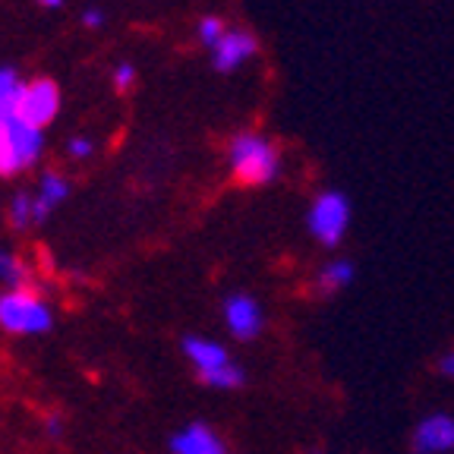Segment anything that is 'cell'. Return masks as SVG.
I'll return each mask as SVG.
<instances>
[{
  "label": "cell",
  "instance_id": "19",
  "mask_svg": "<svg viewBox=\"0 0 454 454\" xmlns=\"http://www.w3.org/2000/svg\"><path fill=\"white\" fill-rule=\"evenodd\" d=\"M67 149H70L73 158H79V161H82V158H89L95 152V142L89 139V136H76V139H70V145H67Z\"/></svg>",
  "mask_w": 454,
  "mask_h": 454
},
{
  "label": "cell",
  "instance_id": "9",
  "mask_svg": "<svg viewBox=\"0 0 454 454\" xmlns=\"http://www.w3.org/2000/svg\"><path fill=\"white\" fill-rule=\"evenodd\" d=\"M184 354H186V360L192 363V369L199 372V379L208 376V372H218V369L231 366L227 350L212 338H184Z\"/></svg>",
  "mask_w": 454,
  "mask_h": 454
},
{
  "label": "cell",
  "instance_id": "14",
  "mask_svg": "<svg viewBox=\"0 0 454 454\" xmlns=\"http://www.w3.org/2000/svg\"><path fill=\"white\" fill-rule=\"evenodd\" d=\"M20 76H16L13 67H0V121L13 114L16 95H20Z\"/></svg>",
  "mask_w": 454,
  "mask_h": 454
},
{
  "label": "cell",
  "instance_id": "23",
  "mask_svg": "<svg viewBox=\"0 0 454 454\" xmlns=\"http://www.w3.org/2000/svg\"><path fill=\"white\" fill-rule=\"evenodd\" d=\"M38 4H42V7H60V4H64V0H38Z\"/></svg>",
  "mask_w": 454,
  "mask_h": 454
},
{
  "label": "cell",
  "instance_id": "2",
  "mask_svg": "<svg viewBox=\"0 0 454 454\" xmlns=\"http://www.w3.org/2000/svg\"><path fill=\"white\" fill-rule=\"evenodd\" d=\"M44 152V129L20 121L16 114L0 121V177L32 168Z\"/></svg>",
  "mask_w": 454,
  "mask_h": 454
},
{
  "label": "cell",
  "instance_id": "11",
  "mask_svg": "<svg viewBox=\"0 0 454 454\" xmlns=\"http://www.w3.org/2000/svg\"><path fill=\"white\" fill-rule=\"evenodd\" d=\"M70 196V184H67L60 174H48V177L38 184V192L32 196V206H35V224H42L51 212H54L64 199Z\"/></svg>",
  "mask_w": 454,
  "mask_h": 454
},
{
  "label": "cell",
  "instance_id": "3",
  "mask_svg": "<svg viewBox=\"0 0 454 454\" xmlns=\"http://www.w3.org/2000/svg\"><path fill=\"white\" fill-rule=\"evenodd\" d=\"M54 325L48 303L28 287L0 294V328L10 334H44Z\"/></svg>",
  "mask_w": 454,
  "mask_h": 454
},
{
  "label": "cell",
  "instance_id": "5",
  "mask_svg": "<svg viewBox=\"0 0 454 454\" xmlns=\"http://www.w3.org/2000/svg\"><path fill=\"white\" fill-rule=\"evenodd\" d=\"M57 111H60V89L51 79H32V82L20 85V95H16L13 105V114L20 121L44 129V123L54 121Z\"/></svg>",
  "mask_w": 454,
  "mask_h": 454
},
{
  "label": "cell",
  "instance_id": "20",
  "mask_svg": "<svg viewBox=\"0 0 454 454\" xmlns=\"http://www.w3.org/2000/svg\"><path fill=\"white\" fill-rule=\"evenodd\" d=\"M82 22L89 28H101V26H105V10H98V7L82 10Z\"/></svg>",
  "mask_w": 454,
  "mask_h": 454
},
{
  "label": "cell",
  "instance_id": "16",
  "mask_svg": "<svg viewBox=\"0 0 454 454\" xmlns=\"http://www.w3.org/2000/svg\"><path fill=\"white\" fill-rule=\"evenodd\" d=\"M10 221H13V227H28L35 224V206H32V196L28 192H16L13 202H10Z\"/></svg>",
  "mask_w": 454,
  "mask_h": 454
},
{
  "label": "cell",
  "instance_id": "21",
  "mask_svg": "<svg viewBox=\"0 0 454 454\" xmlns=\"http://www.w3.org/2000/svg\"><path fill=\"white\" fill-rule=\"evenodd\" d=\"M439 372H442V376H448V379H454V350H448V354L439 360Z\"/></svg>",
  "mask_w": 454,
  "mask_h": 454
},
{
  "label": "cell",
  "instance_id": "15",
  "mask_svg": "<svg viewBox=\"0 0 454 454\" xmlns=\"http://www.w3.org/2000/svg\"><path fill=\"white\" fill-rule=\"evenodd\" d=\"M243 369L240 366H224V369H218V372H208V376H202V382L208 385V388H221V391H231V388H240L243 385Z\"/></svg>",
  "mask_w": 454,
  "mask_h": 454
},
{
  "label": "cell",
  "instance_id": "18",
  "mask_svg": "<svg viewBox=\"0 0 454 454\" xmlns=\"http://www.w3.org/2000/svg\"><path fill=\"white\" fill-rule=\"evenodd\" d=\"M133 79H136L133 64H121L114 70V89H117V92H127L129 85H133Z\"/></svg>",
  "mask_w": 454,
  "mask_h": 454
},
{
  "label": "cell",
  "instance_id": "7",
  "mask_svg": "<svg viewBox=\"0 0 454 454\" xmlns=\"http://www.w3.org/2000/svg\"><path fill=\"white\" fill-rule=\"evenodd\" d=\"M255 35L243 32V28H227L224 38L212 48V64L218 73H234L237 67H243L249 57L255 54Z\"/></svg>",
  "mask_w": 454,
  "mask_h": 454
},
{
  "label": "cell",
  "instance_id": "12",
  "mask_svg": "<svg viewBox=\"0 0 454 454\" xmlns=\"http://www.w3.org/2000/svg\"><path fill=\"white\" fill-rule=\"evenodd\" d=\"M350 281H354V265H350L348 259H334V262H328L325 269L319 271V291L322 294L340 291V287H348Z\"/></svg>",
  "mask_w": 454,
  "mask_h": 454
},
{
  "label": "cell",
  "instance_id": "8",
  "mask_svg": "<svg viewBox=\"0 0 454 454\" xmlns=\"http://www.w3.org/2000/svg\"><path fill=\"white\" fill-rule=\"evenodd\" d=\"M413 445L419 454H448L454 451V417L448 413H433L417 426Z\"/></svg>",
  "mask_w": 454,
  "mask_h": 454
},
{
  "label": "cell",
  "instance_id": "4",
  "mask_svg": "<svg viewBox=\"0 0 454 454\" xmlns=\"http://www.w3.org/2000/svg\"><path fill=\"white\" fill-rule=\"evenodd\" d=\"M306 227L309 234L322 243V247L334 249L350 227V202L344 192L338 190H325L316 196V202L306 212Z\"/></svg>",
  "mask_w": 454,
  "mask_h": 454
},
{
  "label": "cell",
  "instance_id": "17",
  "mask_svg": "<svg viewBox=\"0 0 454 454\" xmlns=\"http://www.w3.org/2000/svg\"><path fill=\"white\" fill-rule=\"evenodd\" d=\"M199 42L202 44H208V48H215V44L224 38V32H227V22L224 20H218V16H202L199 20Z\"/></svg>",
  "mask_w": 454,
  "mask_h": 454
},
{
  "label": "cell",
  "instance_id": "1",
  "mask_svg": "<svg viewBox=\"0 0 454 454\" xmlns=\"http://www.w3.org/2000/svg\"><path fill=\"white\" fill-rule=\"evenodd\" d=\"M227 164L234 180L247 186H265L278 180L281 174V155L265 136L259 133H240L227 145Z\"/></svg>",
  "mask_w": 454,
  "mask_h": 454
},
{
  "label": "cell",
  "instance_id": "22",
  "mask_svg": "<svg viewBox=\"0 0 454 454\" xmlns=\"http://www.w3.org/2000/svg\"><path fill=\"white\" fill-rule=\"evenodd\" d=\"M48 433H51V435H60V419H57V417H54V419H48Z\"/></svg>",
  "mask_w": 454,
  "mask_h": 454
},
{
  "label": "cell",
  "instance_id": "10",
  "mask_svg": "<svg viewBox=\"0 0 454 454\" xmlns=\"http://www.w3.org/2000/svg\"><path fill=\"white\" fill-rule=\"evenodd\" d=\"M170 451L174 454H227L224 442L208 429L206 423H190L170 439Z\"/></svg>",
  "mask_w": 454,
  "mask_h": 454
},
{
  "label": "cell",
  "instance_id": "13",
  "mask_svg": "<svg viewBox=\"0 0 454 454\" xmlns=\"http://www.w3.org/2000/svg\"><path fill=\"white\" fill-rule=\"evenodd\" d=\"M0 281L10 284V291H16V287H26L28 284V269L26 262H20L13 253H7V249H0Z\"/></svg>",
  "mask_w": 454,
  "mask_h": 454
},
{
  "label": "cell",
  "instance_id": "6",
  "mask_svg": "<svg viewBox=\"0 0 454 454\" xmlns=\"http://www.w3.org/2000/svg\"><path fill=\"white\" fill-rule=\"evenodd\" d=\"M224 322L237 340H253L262 332V306L249 294H231L224 300Z\"/></svg>",
  "mask_w": 454,
  "mask_h": 454
}]
</instances>
